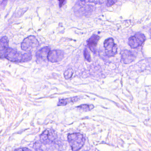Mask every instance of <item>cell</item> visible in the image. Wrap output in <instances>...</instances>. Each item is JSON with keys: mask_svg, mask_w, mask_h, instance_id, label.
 <instances>
[{"mask_svg": "<svg viewBox=\"0 0 151 151\" xmlns=\"http://www.w3.org/2000/svg\"><path fill=\"white\" fill-rule=\"evenodd\" d=\"M9 45V39L6 36L2 37L0 40V58H6Z\"/></svg>", "mask_w": 151, "mask_h": 151, "instance_id": "9", "label": "cell"}, {"mask_svg": "<svg viewBox=\"0 0 151 151\" xmlns=\"http://www.w3.org/2000/svg\"><path fill=\"white\" fill-rule=\"evenodd\" d=\"M104 47L106 55L108 57L114 56L117 54L118 47L113 38H110L105 40L104 42Z\"/></svg>", "mask_w": 151, "mask_h": 151, "instance_id": "4", "label": "cell"}, {"mask_svg": "<svg viewBox=\"0 0 151 151\" xmlns=\"http://www.w3.org/2000/svg\"><path fill=\"white\" fill-rule=\"evenodd\" d=\"M56 138V134L52 129L45 130L40 136L41 142L42 143L47 144L53 142Z\"/></svg>", "mask_w": 151, "mask_h": 151, "instance_id": "7", "label": "cell"}, {"mask_svg": "<svg viewBox=\"0 0 151 151\" xmlns=\"http://www.w3.org/2000/svg\"><path fill=\"white\" fill-rule=\"evenodd\" d=\"M84 56L85 58V59L88 62H90L91 61V56L90 54L89 51L88 50L87 48H85L84 50Z\"/></svg>", "mask_w": 151, "mask_h": 151, "instance_id": "15", "label": "cell"}, {"mask_svg": "<svg viewBox=\"0 0 151 151\" xmlns=\"http://www.w3.org/2000/svg\"><path fill=\"white\" fill-rule=\"evenodd\" d=\"M14 151H31L29 149L27 148H19V149H17Z\"/></svg>", "mask_w": 151, "mask_h": 151, "instance_id": "18", "label": "cell"}, {"mask_svg": "<svg viewBox=\"0 0 151 151\" xmlns=\"http://www.w3.org/2000/svg\"><path fill=\"white\" fill-rule=\"evenodd\" d=\"M77 107L83 111H87L92 110L94 108V106L93 104H82L77 106Z\"/></svg>", "mask_w": 151, "mask_h": 151, "instance_id": "13", "label": "cell"}, {"mask_svg": "<svg viewBox=\"0 0 151 151\" xmlns=\"http://www.w3.org/2000/svg\"><path fill=\"white\" fill-rule=\"evenodd\" d=\"M80 99L77 96L69 98L63 99L59 100L58 106H66L71 103H74L77 102Z\"/></svg>", "mask_w": 151, "mask_h": 151, "instance_id": "12", "label": "cell"}, {"mask_svg": "<svg viewBox=\"0 0 151 151\" xmlns=\"http://www.w3.org/2000/svg\"><path fill=\"white\" fill-rule=\"evenodd\" d=\"M39 41L34 36H29L27 37L22 42L21 44L22 50L24 51H31L39 47Z\"/></svg>", "mask_w": 151, "mask_h": 151, "instance_id": "3", "label": "cell"}, {"mask_svg": "<svg viewBox=\"0 0 151 151\" xmlns=\"http://www.w3.org/2000/svg\"><path fill=\"white\" fill-rule=\"evenodd\" d=\"M73 70L72 69H69L65 71L64 73V77L65 79L68 80V79H70L72 76H73Z\"/></svg>", "mask_w": 151, "mask_h": 151, "instance_id": "14", "label": "cell"}, {"mask_svg": "<svg viewBox=\"0 0 151 151\" xmlns=\"http://www.w3.org/2000/svg\"><path fill=\"white\" fill-rule=\"evenodd\" d=\"M59 1V5L60 8L63 7L66 4L67 0H58Z\"/></svg>", "mask_w": 151, "mask_h": 151, "instance_id": "17", "label": "cell"}, {"mask_svg": "<svg viewBox=\"0 0 151 151\" xmlns=\"http://www.w3.org/2000/svg\"><path fill=\"white\" fill-rule=\"evenodd\" d=\"M145 40L144 35L141 33H137L134 36L129 38L128 43L132 48H136L141 46Z\"/></svg>", "mask_w": 151, "mask_h": 151, "instance_id": "5", "label": "cell"}, {"mask_svg": "<svg viewBox=\"0 0 151 151\" xmlns=\"http://www.w3.org/2000/svg\"><path fill=\"white\" fill-rule=\"evenodd\" d=\"M6 58L12 62L24 63L29 62L32 59L31 52L23 53L14 49L9 47L6 55Z\"/></svg>", "mask_w": 151, "mask_h": 151, "instance_id": "1", "label": "cell"}, {"mask_svg": "<svg viewBox=\"0 0 151 151\" xmlns=\"http://www.w3.org/2000/svg\"><path fill=\"white\" fill-rule=\"evenodd\" d=\"M35 151H42V150H36Z\"/></svg>", "mask_w": 151, "mask_h": 151, "instance_id": "19", "label": "cell"}, {"mask_svg": "<svg viewBox=\"0 0 151 151\" xmlns=\"http://www.w3.org/2000/svg\"><path fill=\"white\" fill-rule=\"evenodd\" d=\"M121 54L122 61L125 64H128L132 63L136 58V54L130 50H122Z\"/></svg>", "mask_w": 151, "mask_h": 151, "instance_id": "8", "label": "cell"}, {"mask_svg": "<svg viewBox=\"0 0 151 151\" xmlns=\"http://www.w3.org/2000/svg\"><path fill=\"white\" fill-rule=\"evenodd\" d=\"M117 0H106V5L111 6L117 2Z\"/></svg>", "mask_w": 151, "mask_h": 151, "instance_id": "16", "label": "cell"}, {"mask_svg": "<svg viewBox=\"0 0 151 151\" xmlns=\"http://www.w3.org/2000/svg\"><path fill=\"white\" fill-rule=\"evenodd\" d=\"M99 39H100V37L99 36L94 35L88 39L87 42L88 46L90 50L93 53H96V47Z\"/></svg>", "mask_w": 151, "mask_h": 151, "instance_id": "10", "label": "cell"}, {"mask_svg": "<svg viewBox=\"0 0 151 151\" xmlns=\"http://www.w3.org/2000/svg\"><path fill=\"white\" fill-rule=\"evenodd\" d=\"M64 53L62 50H50L48 55L47 59L51 63H58L62 61L64 58Z\"/></svg>", "mask_w": 151, "mask_h": 151, "instance_id": "6", "label": "cell"}, {"mask_svg": "<svg viewBox=\"0 0 151 151\" xmlns=\"http://www.w3.org/2000/svg\"><path fill=\"white\" fill-rule=\"evenodd\" d=\"M68 140L73 151H79L85 143V138L82 134L79 133L70 134L68 135Z\"/></svg>", "mask_w": 151, "mask_h": 151, "instance_id": "2", "label": "cell"}, {"mask_svg": "<svg viewBox=\"0 0 151 151\" xmlns=\"http://www.w3.org/2000/svg\"><path fill=\"white\" fill-rule=\"evenodd\" d=\"M50 51V48L49 47H46L40 49L37 51L36 56L38 59L45 60L47 59L49 52Z\"/></svg>", "mask_w": 151, "mask_h": 151, "instance_id": "11", "label": "cell"}]
</instances>
